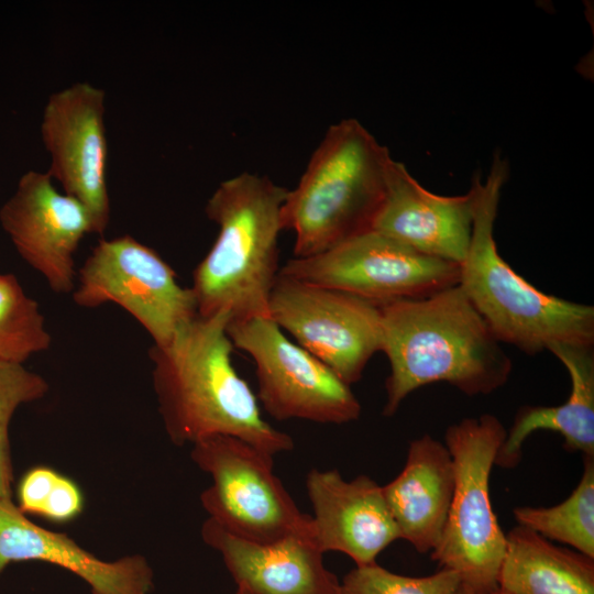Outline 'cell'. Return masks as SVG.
<instances>
[{"label": "cell", "mask_w": 594, "mask_h": 594, "mask_svg": "<svg viewBox=\"0 0 594 594\" xmlns=\"http://www.w3.org/2000/svg\"><path fill=\"white\" fill-rule=\"evenodd\" d=\"M230 320L228 310L197 315L167 343L150 348L153 388L165 432L177 447L227 435L272 457L290 451L292 437L262 417L256 395L232 364Z\"/></svg>", "instance_id": "1"}, {"label": "cell", "mask_w": 594, "mask_h": 594, "mask_svg": "<svg viewBox=\"0 0 594 594\" xmlns=\"http://www.w3.org/2000/svg\"><path fill=\"white\" fill-rule=\"evenodd\" d=\"M380 308L381 351L391 366L384 416H393L410 393L432 383L477 396L508 381L510 358L459 285Z\"/></svg>", "instance_id": "2"}, {"label": "cell", "mask_w": 594, "mask_h": 594, "mask_svg": "<svg viewBox=\"0 0 594 594\" xmlns=\"http://www.w3.org/2000/svg\"><path fill=\"white\" fill-rule=\"evenodd\" d=\"M507 162L496 153L484 183L476 174L471 241L459 286L502 343L535 355L556 345H594V307L548 295L499 255L494 223Z\"/></svg>", "instance_id": "3"}, {"label": "cell", "mask_w": 594, "mask_h": 594, "mask_svg": "<svg viewBox=\"0 0 594 594\" xmlns=\"http://www.w3.org/2000/svg\"><path fill=\"white\" fill-rule=\"evenodd\" d=\"M286 194L268 177L244 172L220 183L209 197L205 211L219 231L193 273L199 316L228 310L231 320L270 318Z\"/></svg>", "instance_id": "4"}, {"label": "cell", "mask_w": 594, "mask_h": 594, "mask_svg": "<svg viewBox=\"0 0 594 594\" xmlns=\"http://www.w3.org/2000/svg\"><path fill=\"white\" fill-rule=\"evenodd\" d=\"M393 158L358 120L332 124L282 210L294 257L322 253L369 231L385 196Z\"/></svg>", "instance_id": "5"}, {"label": "cell", "mask_w": 594, "mask_h": 594, "mask_svg": "<svg viewBox=\"0 0 594 594\" xmlns=\"http://www.w3.org/2000/svg\"><path fill=\"white\" fill-rule=\"evenodd\" d=\"M506 431L496 416L483 414L449 426L444 435L455 483L442 536L430 557L476 594L498 590L506 549L490 497V476Z\"/></svg>", "instance_id": "6"}, {"label": "cell", "mask_w": 594, "mask_h": 594, "mask_svg": "<svg viewBox=\"0 0 594 594\" xmlns=\"http://www.w3.org/2000/svg\"><path fill=\"white\" fill-rule=\"evenodd\" d=\"M191 446V460L212 479L200 495L208 518L252 541L294 536L314 541L311 516L299 510L275 475L274 457L227 435L208 436Z\"/></svg>", "instance_id": "7"}, {"label": "cell", "mask_w": 594, "mask_h": 594, "mask_svg": "<svg viewBox=\"0 0 594 594\" xmlns=\"http://www.w3.org/2000/svg\"><path fill=\"white\" fill-rule=\"evenodd\" d=\"M227 332L233 346L252 358L256 398L274 419L342 425L360 418L362 407L351 386L271 318L230 320Z\"/></svg>", "instance_id": "8"}, {"label": "cell", "mask_w": 594, "mask_h": 594, "mask_svg": "<svg viewBox=\"0 0 594 594\" xmlns=\"http://www.w3.org/2000/svg\"><path fill=\"white\" fill-rule=\"evenodd\" d=\"M278 274L381 306L425 298L459 285L460 265L369 230L317 255L293 257Z\"/></svg>", "instance_id": "9"}, {"label": "cell", "mask_w": 594, "mask_h": 594, "mask_svg": "<svg viewBox=\"0 0 594 594\" xmlns=\"http://www.w3.org/2000/svg\"><path fill=\"white\" fill-rule=\"evenodd\" d=\"M76 278L72 296L77 306L116 304L156 345L167 343L198 315L191 288L178 284L175 271L156 251L128 234L100 240Z\"/></svg>", "instance_id": "10"}, {"label": "cell", "mask_w": 594, "mask_h": 594, "mask_svg": "<svg viewBox=\"0 0 594 594\" xmlns=\"http://www.w3.org/2000/svg\"><path fill=\"white\" fill-rule=\"evenodd\" d=\"M268 316L350 386L382 349L380 306L340 290L278 274Z\"/></svg>", "instance_id": "11"}, {"label": "cell", "mask_w": 594, "mask_h": 594, "mask_svg": "<svg viewBox=\"0 0 594 594\" xmlns=\"http://www.w3.org/2000/svg\"><path fill=\"white\" fill-rule=\"evenodd\" d=\"M105 110L101 88L75 82L48 97L40 127L51 157L47 173L86 208L95 234H103L110 221Z\"/></svg>", "instance_id": "12"}, {"label": "cell", "mask_w": 594, "mask_h": 594, "mask_svg": "<svg viewBox=\"0 0 594 594\" xmlns=\"http://www.w3.org/2000/svg\"><path fill=\"white\" fill-rule=\"evenodd\" d=\"M0 224L18 254L58 294L72 293L75 254L92 233L86 208L58 191L47 172L29 170L0 208Z\"/></svg>", "instance_id": "13"}, {"label": "cell", "mask_w": 594, "mask_h": 594, "mask_svg": "<svg viewBox=\"0 0 594 594\" xmlns=\"http://www.w3.org/2000/svg\"><path fill=\"white\" fill-rule=\"evenodd\" d=\"M306 490L314 510L312 539L322 553L338 551L356 566L366 565L400 539L383 488L370 476L348 481L337 470L312 469Z\"/></svg>", "instance_id": "14"}, {"label": "cell", "mask_w": 594, "mask_h": 594, "mask_svg": "<svg viewBox=\"0 0 594 594\" xmlns=\"http://www.w3.org/2000/svg\"><path fill=\"white\" fill-rule=\"evenodd\" d=\"M474 205L473 184L464 195H437L422 187L403 163L393 161L371 230L460 265L471 241Z\"/></svg>", "instance_id": "15"}, {"label": "cell", "mask_w": 594, "mask_h": 594, "mask_svg": "<svg viewBox=\"0 0 594 594\" xmlns=\"http://www.w3.org/2000/svg\"><path fill=\"white\" fill-rule=\"evenodd\" d=\"M58 565L85 581L92 594H150L153 570L145 557L103 561L68 535L40 527L12 499L0 501V575L16 562Z\"/></svg>", "instance_id": "16"}, {"label": "cell", "mask_w": 594, "mask_h": 594, "mask_svg": "<svg viewBox=\"0 0 594 594\" xmlns=\"http://www.w3.org/2000/svg\"><path fill=\"white\" fill-rule=\"evenodd\" d=\"M201 538L221 554L238 587L251 594H339L340 581L309 538L257 542L229 532L210 518L201 526Z\"/></svg>", "instance_id": "17"}, {"label": "cell", "mask_w": 594, "mask_h": 594, "mask_svg": "<svg viewBox=\"0 0 594 594\" xmlns=\"http://www.w3.org/2000/svg\"><path fill=\"white\" fill-rule=\"evenodd\" d=\"M454 463L447 446L429 435L410 441L399 474L383 494L400 539L431 553L442 536L454 491Z\"/></svg>", "instance_id": "18"}, {"label": "cell", "mask_w": 594, "mask_h": 594, "mask_svg": "<svg viewBox=\"0 0 594 594\" xmlns=\"http://www.w3.org/2000/svg\"><path fill=\"white\" fill-rule=\"evenodd\" d=\"M550 352L570 375V395L558 406L526 405L517 411L495 459L499 468H516L522 457L524 442L542 430L560 433L565 450L594 458L593 346L556 345Z\"/></svg>", "instance_id": "19"}, {"label": "cell", "mask_w": 594, "mask_h": 594, "mask_svg": "<svg viewBox=\"0 0 594 594\" xmlns=\"http://www.w3.org/2000/svg\"><path fill=\"white\" fill-rule=\"evenodd\" d=\"M498 590L507 594H594V559L517 525L506 535Z\"/></svg>", "instance_id": "20"}, {"label": "cell", "mask_w": 594, "mask_h": 594, "mask_svg": "<svg viewBox=\"0 0 594 594\" xmlns=\"http://www.w3.org/2000/svg\"><path fill=\"white\" fill-rule=\"evenodd\" d=\"M513 515L519 526L594 559V458L583 457L582 476L563 502L515 507Z\"/></svg>", "instance_id": "21"}, {"label": "cell", "mask_w": 594, "mask_h": 594, "mask_svg": "<svg viewBox=\"0 0 594 594\" xmlns=\"http://www.w3.org/2000/svg\"><path fill=\"white\" fill-rule=\"evenodd\" d=\"M51 344L37 301L13 274H0V361L23 364Z\"/></svg>", "instance_id": "22"}, {"label": "cell", "mask_w": 594, "mask_h": 594, "mask_svg": "<svg viewBox=\"0 0 594 594\" xmlns=\"http://www.w3.org/2000/svg\"><path fill=\"white\" fill-rule=\"evenodd\" d=\"M47 381L23 364L0 361V501L12 499L13 465L9 427L16 409L43 398Z\"/></svg>", "instance_id": "23"}, {"label": "cell", "mask_w": 594, "mask_h": 594, "mask_svg": "<svg viewBox=\"0 0 594 594\" xmlns=\"http://www.w3.org/2000/svg\"><path fill=\"white\" fill-rule=\"evenodd\" d=\"M460 584L459 574L451 570L416 578L396 574L374 562L348 572L339 594H454Z\"/></svg>", "instance_id": "24"}, {"label": "cell", "mask_w": 594, "mask_h": 594, "mask_svg": "<svg viewBox=\"0 0 594 594\" xmlns=\"http://www.w3.org/2000/svg\"><path fill=\"white\" fill-rule=\"evenodd\" d=\"M61 473L51 466L36 465L21 477L16 488V506L24 515L41 517L44 505Z\"/></svg>", "instance_id": "25"}, {"label": "cell", "mask_w": 594, "mask_h": 594, "mask_svg": "<svg viewBox=\"0 0 594 594\" xmlns=\"http://www.w3.org/2000/svg\"><path fill=\"white\" fill-rule=\"evenodd\" d=\"M84 506L85 498L78 484L61 474L41 517L53 524H66L76 519L82 513Z\"/></svg>", "instance_id": "26"}, {"label": "cell", "mask_w": 594, "mask_h": 594, "mask_svg": "<svg viewBox=\"0 0 594 594\" xmlns=\"http://www.w3.org/2000/svg\"><path fill=\"white\" fill-rule=\"evenodd\" d=\"M454 594H476V593L468 585L461 583Z\"/></svg>", "instance_id": "27"}, {"label": "cell", "mask_w": 594, "mask_h": 594, "mask_svg": "<svg viewBox=\"0 0 594 594\" xmlns=\"http://www.w3.org/2000/svg\"><path fill=\"white\" fill-rule=\"evenodd\" d=\"M235 594H251V593L243 587H238Z\"/></svg>", "instance_id": "28"}, {"label": "cell", "mask_w": 594, "mask_h": 594, "mask_svg": "<svg viewBox=\"0 0 594 594\" xmlns=\"http://www.w3.org/2000/svg\"><path fill=\"white\" fill-rule=\"evenodd\" d=\"M495 594H507V593H505V592H503V591H501V590H497V591L495 592Z\"/></svg>", "instance_id": "29"}]
</instances>
